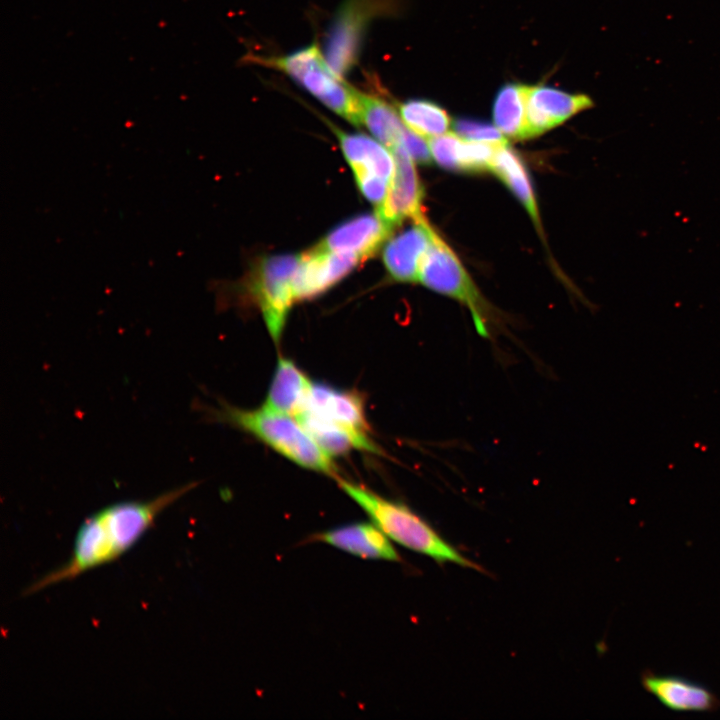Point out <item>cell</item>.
Segmentation results:
<instances>
[{
    "mask_svg": "<svg viewBox=\"0 0 720 720\" xmlns=\"http://www.w3.org/2000/svg\"><path fill=\"white\" fill-rule=\"evenodd\" d=\"M403 123L422 137H436L447 132L450 118L438 104L425 99H411L398 107Z\"/></svg>",
    "mask_w": 720,
    "mask_h": 720,
    "instance_id": "obj_22",
    "label": "cell"
},
{
    "mask_svg": "<svg viewBox=\"0 0 720 720\" xmlns=\"http://www.w3.org/2000/svg\"><path fill=\"white\" fill-rule=\"evenodd\" d=\"M363 261L353 252L331 251L318 245L301 254L293 282L296 301L321 295Z\"/></svg>",
    "mask_w": 720,
    "mask_h": 720,
    "instance_id": "obj_8",
    "label": "cell"
},
{
    "mask_svg": "<svg viewBox=\"0 0 720 720\" xmlns=\"http://www.w3.org/2000/svg\"><path fill=\"white\" fill-rule=\"evenodd\" d=\"M591 107L593 100L588 95L571 94L549 86H529L526 102L529 138Z\"/></svg>",
    "mask_w": 720,
    "mask_h": 720,
    "instance_id": "obj_10",
    "label": "cell"
},
{
    "mask_svg": "<svg viewBox=\"0 0 720 720\" xmlns=\"http://www.w3.org/2000/svg\"><path fill=\"white\" fill-rule=\"evenodd\" d=\"M418 281L466 305L478 334L489 336V307L455 253L435 231L421 261Z\"/></svg>",
    "mask_w": 720,
    "mask_h": 720,
    "instance_id": "obj_6",
    "label": "cell"
},
{
    "mask_svg": "<svg viewBox=\"0 0 720 720\" xmlns=\"http://www.w3.org/2000/svg\"><path fill=\"white\" fill-rule=\"evenodd\" d=\"M295 418L330 456L345 454L352 449L380 452L367 433L333 423L305 410Z\"/></svg>",
    "mask_w": 720,
    "mask_h": 720,
    "instance_id": "obj_18",
    "label": "cell"
},
{
    "mask_svg": "<svg viewBox=\"0 0 720 720\" xmlns=\"http://www.w3.org/2000/svg\"><path fill=\"white\" fill-rule=\"evenodd\" d=\"M337 480L340 488L389 539L438 563L451 562L480 570L477 564L463 556L406 505L383 498L362 485L338 477Z\"/></svg>",
    "mask_w": 720,
    "mask_h": 720,
    "instance_id": "obj_2",
    "label": "cell"
},
{
    "mask_svg": "<svg viewBox=\"0 0 720 720\" xmlns=\"http://www.w3.org/2000/svg\"><path fill=\"white\" fill-rule=\"evenodd\" d=\"M258 63L287 74L327 108L361 126L360 91L332 69L316 44L284 56L260 58Z\"/></svg>",
    "mask_w": 720,
    "mask_h": 720,
    "instance_id": "obj_4",
    "label": "cell"
},
{
    "mask_svg": "<svg viewBox=\"0 0 720 720\" xmlns=\"http://www.w3.org/2000/svg\"><path fill=\"white\" fill-rule=\"evenodd\" d=\"M434 229L423 216L393 236L384 246L383 262L391 278L398 282L418 281L421 261L433 238Z\"/></svg>",
    "mask_w": 720,
    "mask_h": 720,
    "instance_id": "obj_11",
    "label": "cell"
},
{
    "mask_svg": "<svg viewBox=\"0 0 720 720\" xmlns=\"http://www.w3.org/2000/svg\"><path fill=\"white\" fill-rule=\"evenodd\" d=\"M399 144L404 147L413 161L423 165L431 162L432 159L429 144L424 141V137L418 135L412 130L405 128Z\"/></svg>",
    "mask_w": 720,
    "mask_h": 720,
    "instance_id": "obj_27",
    "label": "cell"
},
{
    "mask_svg": "<svg viewBox=\"0 0 720 720\" xmlns=\"http://www.w3.org/2000/svg\"><path fill=\"white\" fill-rule=\"evenodd\" d=\"M528 88L519 83H507L495 96L493 120L506 137L516 140L529 138L526 109Z\"/></svg>",
    "mask_w": 720,
    "mask_h": 720,
    "instance_id": "obj_19",
    "label": "cell"
},
{
    "mask_svg": "<svg viewBox=\"0 0 720 720\" xmlns=\"http://www.w3.org/2000/svg\"><path fill=\"white\" fill-rule=\"evenodd\" d=\"M315 539L363 559H400L389 537L373 522L337 527L316 535Z\"/></svg>",
    "mask_w": 720,
    "mask_h": 720,
    "instance_id": "obj_15",
    "label": "cell"
},
{
    "mask_svg": "<svg viewBox=\"0 0 720 720\" xmlns=\"http://www.w3.org/2000/svg\"><path fill=\"white\" fill-rule=\"evenodd\" d=\"M461 137L456 133H444L429 140L433 160L442 168L458 171L457 153Z\"/></svg>",
    "mask_w": 720,
    "mask_h": 720,
    "instance_id": "obj_25",
    "label": "cell"
},
{
    "mask_svg": "<svg viewBox=\"0 0 720 720\" xmlns=\"http://www.w3.org/2000/svg\"><path fill=\"white\" fill-rule=\"evenodd\" d=\"M641 685L664 706L674 711L712 712L719 708L717 696L706 687L672 675L650 670L641 674Z\"/></svg>",
    "mask_w": 720,
    "mask_h": 720,
    "instance_id": "obj_13",
    "label": "cell"
},
{
    "mask_svg": "<svg viewBox=\"0 0 720 720\" xmlns=\"http://www.w3.org/2000/svg\"><path fill=\"white\" fill-rule=\"evenodd\" d=\"M453 128L458 136L466 140L493 144L507 143L502 132L487 122L458 118L453 122Z\"/></svg>",
    "mask_w": 720,
    "mask_h": 720,
    "instance_id": "obj_24",
    "label": "cell"
},
{
    "mask_svg": "<svg viewBox=\"0 0 720 720\" xmlns=\"http://www.w3.org/2000/svg\"><path fill=\"white\" fill-rule=\"evenodd\" d=\"M326 123L336 135L344 157L352 170H365L377 174L390 183L395 172V160L390 149L369 136L348 133L329 121Z\"/></svg>",
    "mask_w": 720,
    "mask_h": 720,
    "instance_id": "obj_17",
    "label": "cell"
},
{
    "mask_svg": "<svg viewBox=\"0 0 720 720\" xmlns=\"http://www.w3.org/2000/svg\"><path fill=\"white\" fill-rule=\"evenodd\" d=\"M490 170L510 188L540 227L538 208L527 170L518 154L509 148L507 143L497 147Z\"/></svg>",
    "mask_w": 720,
    "mask_h": 720,
    "instance_id": "obj_20",
    "label": "cell"
},
{
    "mask_svg": "<svg viewBox=\"0 0 720 720\" xmlns=\"http://www.w3.org/2000/svg\"><path fill=\"white\" fill-rule=\"evenodd\" d=\"M395 0H345L328 28L324 55L341 77L358 63L368 25L377 17L389 15Z\"/></svg>",
    "mask_w": 720,
    "mask_h": 720,
    "instance_id": "obj_7",
    "label": "cell"
},
{
    "mask_svg": "<svg viewBox=\"0 0 720 720\" xmlns=\"http://www.w3.org/2000/svg\"><path fill=\"white\" fill-rule=\"evenodd\" d=\"M196 486L188 483L146 501H126L103 508L81 525L70 559L30 585L23 595L75 578L114 561L153 525L158 515Z\"/></svg>",
    "mask_w": 720,
    "mask_h": 720,
    "instance_id": "obj_1",
    "label": "cell"
},
{
    "mask_svg": "<svg viewBox=\"0 0 720 720\" xmlns=\"http://www.w3.org/2000/svg\"><path fill=\"white\" fill-rule=\"evenodd\" d=\"M362 195L378 208L386 198L389 182L377 174L365 170H352Z\"/></svg>",
    "mask_w": 720,
    "mask_h": 720,
    "instance_id": "obj_26",
    "label": "cell"
},
{
    "mask_svg": "<svg viewBox=\"0 0 720 720\" xmlns=\"http://www.w3.org/2000/svg\"><path fill=\"white\" fill-rule=\"evenodd\" d=\"M360 123L388 149L399 144L405 130L399 112L384 99L360 91Z\"/></svg>",
    "mask_w": 720,
    "mask_h": 720,
    "instance_id": "obj_21",
    "label": "cell"
},
{
    "mask_svg": "<svg viewBox=\"0 0 720 720\" xmlns=\"http://www.w3.org/2000/svg\"><path fill=\"white\" fill-rule=\"evenodd\" d=\"M392 229L378 212L363 213L335 226L318 246L331 251L353 252L366 260L377 252Z\"/></svg>",
    "mask_w": 720,
    "mask_h": 720,
    "instance_id": "obj_12",
    "label": "cell"
},
{
    "mask_svg": "<svg viewBox=\"0 0 720 720\" xmlns=\"http://www.w3.org/2000/svg\"><path fill=\"white\" fill-rule=\"evenodd\" d=\"M312 384L291 359L280 357L263 407L296 416L305 408Z\"/></svg>",
    "mask_w": 720,
    "mask_h": 720,
    "instance_id": "obj_16",
    "label": "cell"
},
{
    "mask_svg": "<svg viewBox=\"0 0 720 720\" xmlns=\"http://www.w3.org/2000/svg\"><path fill=\"white\" fill-rule=\"evenodd\" d=\"M213 417L248 432L292 462L329 476H336L331 456L323 450L297 418L264 407L244 410L222 405Z\"/></svg>",
    "mask_w": 720,
    "mask_h": 720,
    "instance_id": "obj_3",
    "label": "cell"
},
{
    "mask_svg": "<svg viewBox=\"0 0 720 720\" xmlns=\"http://www.w3.org/2000/svg\"><path fill=\"white\" fill-rule=\"evenodd\" d=\"M499 145L500 144L461 140L457 153L458 171L479 172L490 170L492 160Z\"/></svg>",
    "mask_w": 720,
    "mask_h": 720,
    "instance_id": "obj_23",
    "label": "cell"
},
{
    "mask_svg": "<svg viewBox=\"0 0 720 720\" xmlns=\"http://www.w3.org/2000/svg\"><path fill=\"white\" fill-rule=\"evenodd\" d=\"M299 261V254L264 256L254 264L246 283L247 292L260 310L276 344L282 337L288 314L296 301L293 282Z\"/></svg>",
    "mask_w": 720,
    "mask_h": 720,
    "instance_id": "obj_5",
    "label": "cell"
},
{
    "mask_svg": "<svg viewBox=\"0 0 720 720\" xmlns=\"http://www.w3.org/2000/svg\"><path fill=\"white\" fill-rule=\"evenodd\" d=\"M395 160V172L390 180L385 200L377 208L379 215L392 227L406 219L417 220L424 215V189L413 159L401 144L390 149Z\"/></svg>",
    "mask_w": 720,
    "mask_h": 720,
    "instance_id": "obj_9",
    "label": "cell"
},
{
    "mask_svg": "<svg viewBox=\"0 0 720 720\" xmlns=\"http://www.w3.org/2000/svg\"><path fill=\"white\" fill-rule=\"evenodd\" d=\"M303 410L333 423L368 434L369 425L365 415L364 400L359 392L339 390L326 384L313 383Z\"/></svg>",
    "mask_w": 720,
    "mask_h": 720,
    "instance_id": "obj_14",
    "label": "cell"
}]
</instances>
